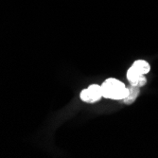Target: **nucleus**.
<instances>
[{
	"label": "nucleus",
	"mask_w": 158,
	"mask_h": 158,
	"mask_svg": "<svg viewBox=\"0 0 158 158\" xmlns=\"http://www.w3.org/2000/svg\"><path fill=\"white\" fill-rule=\"evenodd\" d=\"M80 98L82 102H87V103H93V100H92V98H91V95L88 91V89H83L81 94H80Z\"/></svg>",
	"instance_id": "nucleus-6"
},
{
	"label": "nucleus",
	"mask_w": 158,
	"mask_h": 158,
	"mask_svg": "<svg viewBox=\"0 0 158 158\" xmlns=\"http://www.w3.org/2000/svg\"><path fill=\"white\" fill-rule=\"evenodd\" d=\"M136 71H138L139 73L143 74V75H146L150 72L151 70V65L149 64L148 62L144 61V60H137L135 61L133 65H132Z\"/></svg>",
	"instance_id": "nucleus-4"
},
{
	"label": "nucleus",
	"mask_w": 158,
	"mask_h": 158,
	"mask_svg": "<svg viewBox=\"0 0 158 158\" xmlns=\"http://www.w3.org/2000/svg\"><path fill=\"white\" fill-rule=\"evenodd\" d=\"M102 90L103 98L114 100H123L129 94V89L125 84L113 78L107 79L102 84Z\"/></svg>",
	"instance_id": "nucleus-1"
},
{
	"label": "nucleus",
	"mask_w": 158,
	"mask_h": 158,
	"mask_svg": "<svg viewBox=\"0 0 158 158\" xmlns=\"http://www.w3.org/2000/svg\"><path fill=\"white\" fill-rule=\"evenodd\" d=\"M87 89H88V91H89V93L91 95L93 102H98V100L103 97L102 96V85L92 84V85L89 86Z\"/></svg>",
	"instance_id": "nucleus-5"
},
{
	"label": "nucleus",
	"mask_w": 158,
	"mask_h": 158,
	"mask_svg": "<svg viewBox=\"0 0 158 158\" xmlns=\"http://www.w3.org/2000/svg\"><path fill=\"white\" fill-rule=\"evenodd\" d=\"M128 89H129V94H128L127 98H125L122 102L125 104H132L134 102H135V99L137 98L140 90H139V87H137V86H134L131 84L128 87Z\"/></svg>",
	"instance_id": "nucleus-3"
},
{
	"label": "nucleus",
	"mask_w": 158,
	"mask_h": 158,
	"mask_svg": "<svg viewBox=\"0 0 158 158\" xmlns=\"http://www.w3.org/2000/svg\"><path fill=\"white\" fill-rule=\"evenodd\" d=\"M127 79L131 85L137 86L139 88L147 83V79L145 75L139 73L133 66H131L127 71Z\"/></svg>",
	"instance_id": "nucleus-2"
}]
</instances>
